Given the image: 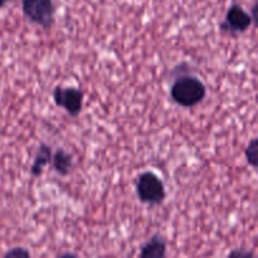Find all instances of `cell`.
Here are the masks:
<instances>
[{
	"label": "cell",
	"instance_id": "52a82bcc",
	"mask_svg": "<svg viewBox=\"0 0 258 258\" xmlns=\"http://www.w3.org/2000/svg\"><path fill=\"white\" fill-rule=\"evenodd\" d=\"M53 170L59 175L66 176L71 173L73 169V158L70 153L64 151L63 149H58L52 154Z\"/></svg>",
	"mask_w": 258,
	"mask_h": 258
},
{
	"label": "cell",
	"instance_id": "8992f818",
	"mask_svg": "<svg viewBox=\"0 0 258 258\" xmlns=\"http://www.w3.org/2000/svg\"><path fill=\"white\" fill-rule=\"evenodd\" d=\"M168 243L160 233H155L143 246L139 258H166Z\"/></svg>",
	"mask_w": 258,
	"mask_h": 258
},
{
	"label": "cell",
	"instance_id": "30bf717a",
	"mask_svg": "<svg viewBox=\"0 0 258 258\" xmlns=\"http://www.w3.org/2000/svg\"><path fill=\"white\" fill-rule=\"evenodd\" d=\"M3 258H32V256L25 247H13L5 252Z\"/></svg>",
	"mask_w": 258,
	"mask_h": 258
},
{
	"label": "cell",
	"instance_id": "6da1fadb",
	"mask_svg": "<svg viewBox=\"0 0 258 258\" xmlns=\"http://www.w3.org/2000/svg\"><path fill=\"white\" fill-rule=\"evenodd\" d=\"M170 96L176 105L190 108L206 98L207 87L196 76L183 75L176 77L171 85Z\"/></svg>",
	"mask_w": 258,
	"mask_h": 258
},
{
	"label": "cell",
	"instance_id": "9a60e30c",
	"mask_svg": "<svg viewBox=\"0 0 258 258\" xmlns=\"http://www.w3.org/2000/svg\"><path fill=\"white\" fill-rule=\"evenodd\" d=\"M0 87H2V78H0Z\"/></svg>",
	"mask_w": 258,
	"mask_h": 258
},
{
	"label": "cell",
	"instance_id": "4fadbf2b",
	"mask_svg": "<svg viewBox=\"0 0 258 258\" xmlns=\"http://www.w3.org/2000/svg\"><path fill=\"white\" fill-rule=\"evenodd\" d=\"M251 17L253 23L257 22V3H254L253 7H252V13H251Z\"/></svg>",
	"mask_w": 258,
	"mask_h": 258
},
{
	"label": "cell",
	"instance_id": "7c38bea8",
	"mask_svg": "<svg viewBox=\"0 0 258 258\" xmlns=\"http://www.w3.org/2000/svg\"><path fill=\"white\" fill-rule=\"evenodd\" d=\"M57 258H80V257H78L76 253H73V252H64V253L59 254Z\"/></svg>",
	"mask_w": 258,
	"mask_h": 258
},
{
	"label": "cell",
	"instance_id": "8fae6325",
	"mask_svg": "<svg viewBox=\"0 0 258 258\" xmlns=\"http://www.w3.org/2000/svg\"><path fill=\"white\" fill-rule=\"evenodd\" d=\"M227 258H256L253 251L246 248H234L229 252Z\"/></svg>",
	"mask_w": 258,
	"mask_h": 258
},
{
	"label": "cell",
	"instance_id": "9c48e42d",
	"mask_svg": "<svg viewBox=\"0 0 258 258\" xmlns=\"http://www.w3.org/2000/svg\"><path fill=\"white\" fill-rule=\"evenodd\" d=\"M244 156H246L247 163L252 168L256 169L258 166V140L256 138L252 139L248 145H247L246 150H244Z\"/></svg>",
	"mask_w": 258,
	"mask_h": 258
},
{
	"label": "cell",
	"instance_id": "ba28073f",
	"mask_svg": "<svg viewBox=\"0 0 258 258\" xmlns=\"http://www.w3.org/2000/svg\"><path fill=\"white\" fill-rule=\"evenodd\" d=\"M52 148L49 145H47V144H40L39 148L37 149V153H35L32 168H30V174L33 176L42 175L43 169L52 160Z\"/></svg>",
	"mask_w": 258,
	"mask_h": 258
},
{
	"label": "cell",
	"instance_id": "3957f363",
	"mask_svg": "<svg viewBox=\"0 0 258 258\" xmlns=\"http://www.w3.org/2000/svg\"><path fill=\"white\" fill-rule=\"evenodd\" d=\"M22 10L29 22L49 29L54 24L55 5L53 0H22Z\"/></svg>",
	"mask_w": 258,
	"mask_h": 258
},
{
	"label": "cell",
	"instance_id": "277c9868",
	"mask_svg": "<svg viewBox=\"0 0 258 258\" xmlns=\"http://www.w3.org/2000/svg\"><path fill=\"white\" fill-rule=\"evenodd\" d=\"M53 101L57 107L63 108L68 115L77 117L83 107L85 93L78 87H62L57 86L52 92Z\"/></svg>",
	"mask_w": 258,
	"mask_h": 258
},
{
	"label": "cell",
	"instance_id": "5b68a950",
	"mask_svg": "<svg viewBox=\"0 0 258 258\" xmlns=\"http://www.w3.org/2000/svg\"><path fill=\"white\" fill-rule=\"evenodd\" d=\"M251 14L243 9L239 4H232L226 13L224 20L221 23L219 28L222 32L228 34H241L244 33L252 25Z\"/></svg>",
	"mask_w": 258,
	"mask_h": 258
},
{
	"label": "cell",
	"instance_id": "5bb4252c",
	"mask_svg": "<svg viewBox=\"0 0 258 258\" xmlns=\"http://www.w3.org/2000/svg\"><path fill=\"white\" fill-rule=\"evenodd\" d=\"M10 2H13V0H0V9H2V8H4L5 5Z\"/></svg>",
	"mask_w": 258,
	"mask_h": 258
},
{
	"label": "cell",
	"instance_id": "7a4b0ae2",
	"mask_svg": "<svg viewBox=\"0 0 258 258\" xmlns=\"http://www.w3.org/2000/svg\"><path fill=\"white\" fill-rule=\"evenodd\" d=\"M136 194L144 204L159 206L166 198L163 180L153 171H144L136 179Z\"/></svg>",
	"mask_w": 258,
	"mask_h": 258
}]
</instances>
